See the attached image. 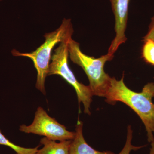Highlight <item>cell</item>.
I'll return each instance as SVG.
<instances>
[{"mask_svg":"<svg viewBox=\"0 0 154 154\" xmlns=\"http://www.w3.org/2000/svg\"><path fill=\"white\" fill-rule=\"evenodd\" d=\"M124 75L120 80L111 77L105 96L109 104L123 102L139 116L145 127L149 143L154 141V83L144 86L141 92H136L128 88L124 82Z\"/></svg>","mask_w":154,"mask_h":154,"instance_id":"6da1fadb","label":"cell"},{"mask_svg":"<svg viewBox=\"0 0 154 154\" xmlns=\"http://www.w3.org/2000/svg\"><path fill=\"white\" fill-rule=\"evenodd\" d=\"M73 32L71 19H64L59 28L53 32L45 34V42L36 50L30 53L20 52L15 49L11 51L14 56L25 57L33 61L37 71L36 88L45 95V79L48 74L54 48L58 43L72 38Z\"/></svg>","mask_w":154,"mask_h":154,"instance_id":"7a4b0ae2","label":"cell"},{"mask_svg":"<svg viewBox=\"0 0 154 154\" xmlns=\"http://www.w3.org/2000/svg\"><path fill=\"white\" fill-rule=\"evenodd\" d=\"M68 51L71 60L81 66L87 75L93 96L104 97L111 79L105 72L104 66L107 62L113 59L114 56L107 53L95 58L86 55L80 49L79 43L72 38L69 41Z\"/></svg>","mask_w":154,"mask_h":154,"instance_id":"3957f363","label":"cell"},{"mask_svg":"<svg viewBox=\"0 0 154 154\" xmlns=\"http://www.w3.org/2000/svg\"><path fill=\"white\" fill-rule=\"evenodd\" d=\"M69 39L60 42L58 47L54 50L48 75L60 76L72 86L76 93L79 103L82 102L84 105L85 113L90 115V106L93 94L90 86L80 83L69 67L68 42Z\"/></svg>","mask_w":154,"mask_h":154,"instance_id":"277c9868","label":"cell"},{"mask_svg":"<svg viewBox=\"0 0 154 154\" xmlns=\"http://www.w3.org/2000/svg\"><path fill=\"white\" fill-rule=\"evenodd\" d=\"M20 131L26 133L44 136L53 140L60 141L72 140L75 132L69 131L66 127L60 124L54 118L50 116L41 107H38L35 113L32 124L27 126L25 125L20 126Z\"/></svg>","mask_w":154,"mask_h":154,"instance_id":"5b68a950","label":"cell"},{"mask_svg":"<svg viewBox=\"0 0 154 154\" xmlns=\"http://www.w3.org/2000/svg\"><path fill=\"white\" fill-rule=\"evenodd\" d=\"M115 19L116 35L111 42L108 54L114 55L119 46L126 41L125 30L127 25L128 8L130 0H109Z\"/></svg>","mask_w":154,"mask_h":154,"instance_id":"8992f818","label":"cell"},{"mask_svg":"<svg viewBox=\"0 0 154 154\" xmlns=\"http://www.w3.org/2000/svg\"><path fill=\"white\" fill-rule=\"evenodd\" d=\"M75 130V134L72 140L69 154H116L111 151H99L89 146L83 136L82 122L78 121Z\"/></svg>","mask_w":154,"mask_h":154,"instance_id":"52a82bcc","label":"cell"},{"mask_svg":"<svg viewBox=\"0 0 154 154\" xmlns=\"http://www.w3.org/2000/svg\"><path fill=\"white\" fill-rule=\"evenodd\" d=\"M72 140L61 141L57 143L55 141L47 138H42L40 140V143L44 146L38 150L36 154H69Z\"/></svg>","mask_w":154,"mask_h":154,"instance_id":"ba28073f","label":"cell"},{"mask_svg":"<svg viewBox=\"0 0 154 154\" xmlns=\"http://www.w3.org/2000/svg\"><path fill=\"white\" fill-rule=\"evenodd\" d=\"M0 145L8 146L14 150L17 154H36L39 146L34 148L22 147L11 142L2 134L0 130Z\"/></svg>","mask_w":154,"mask_h":154,"instance_id":"9c48e42d","label":"cell"},{"mask_svg":"<svg viewBox=\"0 0 154 154\" xmlns=\"http://www.w3.org/2000/svg\"><path fill=\"white\" fill-rule=\"evenodd\" d=\"M141 57L146 63L154 66V42L150 39L143 41Z\"/></svg>","mask_w":154,"mask_h":154,"instance_id":"30bf717a","label":"cell"},{"mask_svg":"<svg viewBox=\"0 0 154 154\" xmlns=\"http://www.w3.org/2000/svg\"><path fill=\"white\" fill-rule=\"evenodd\" d=\"M133 137V131L131 129V126H128L127 128V135L126 142L124 147L122 150L120 152L119 154H130L131 151H137L144 147H145L146 145L142 146H134L132 145L131 141Z\"/></svg>","mask_w":154,"mask_h":154,"instance_id":"8fae6325","label":"cell"},{"mask_svg":"<svg viewBox=\"0 0 154 154\" xmlns=\"http://www.w3.org/2000/svg\"><path fill=\"white\" fill-rule=\"evenodd\" d=\"M150 39L154 42V16L152 18L151 22L149 26L147 33L143 38V41Z\"/></svg>","mask_w":154,"mask_h":154,"instance_id":"7c38bea8","label":"cell"},{"mask_svg":"<svg viewBox=\"0 0 154 154\" xmlns=\"http://www.w3.org/2000/svg\"><path fill=\"white\" fill-rule=\"evenodd\" d=\"M151 146L149 154H154V141L151 143Z\"/></svg>","mask_w":154,"mask_h":154,"instance_id":"4fadbf2b","label":"cell"},{"mask_svg":"<svg viewBox=\"0 0 154 154\" xmlns=\"http://www.w3.org/2000/svg\"><path fill=\"white\" fill-rule=\"evenodd\" d=\"M0 1H2V0H0Z\"/></svg>","mask_w":154,"mask_h":154,"instance_id":"5bb4252c","label":"cell"},{"mask_svg":"<svg viewBox=\"0 0 154 154\" xmlns=\"http://www.w3.org/2000/svg\"></svg>","mask_w":154,"mask_h":154,"instance_id":"9a60e30c","label":"cell"}]
</instances>
